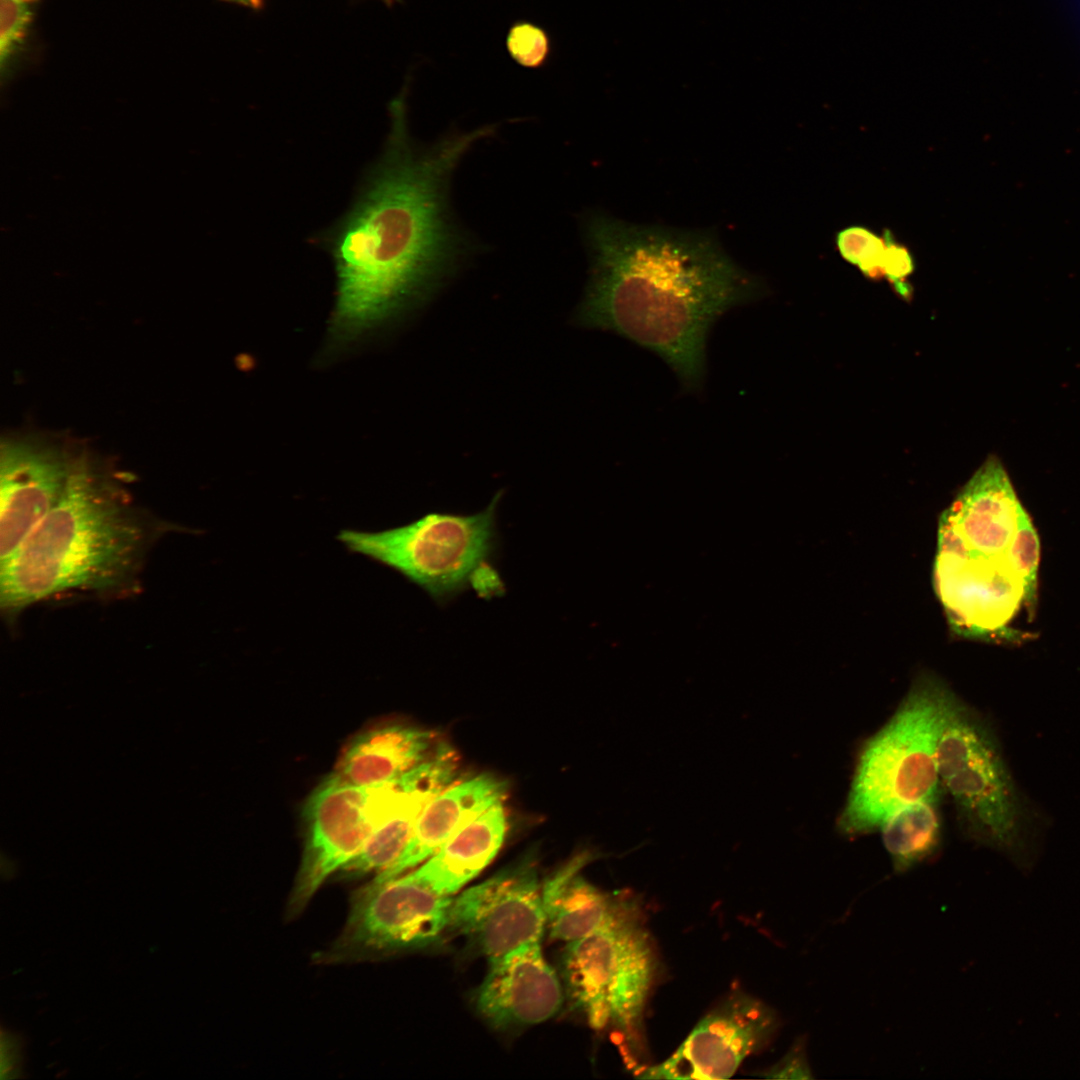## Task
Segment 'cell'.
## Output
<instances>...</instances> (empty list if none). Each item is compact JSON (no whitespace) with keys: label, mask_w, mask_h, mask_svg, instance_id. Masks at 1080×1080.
I'll return each mask as SVG.
<instances>
[{"label":"cell","mask_w":1080,"mask_h":1080,"mask_svg":"<svg viewBox=\"0 0 1080 1080\" xmlns=\"http://www.w3.org/2000/svg\"><path fill=\"white\" fill-rule=\"evenodd\" d=\"M404 92L390 104L384 153L352 208L324 239L337 279L330 322L335 346L354 342L425 296L466 252L449 211L450 179L493 127L454 131L417 145Z\"/></svg>","instance_id":"1"},{"label":"cell","mask_w":1080,"mask_h":1080,"mask_svg":"<svg viewBox=\"0 0 1080 1080\" xmlns=\"http://www.w3.org/2000/svg\"><path fill=\"white\" fill-rule=\"evenodd\" d=\"M584 234L591 269L578 323L652 351L686 391L699 390L711 329L732 308L765 295L764 281L738 265L712 230L593 213Z\"/></svg>","instance_id":"2"},{"label":"cell","mask_w":1080,"mask_h":1080,"mask_svg":"<svg viewBox=\"0 0 1080 1080\" xmlns=\"http://www.w3.org/2000/svg\"><path fill=\"white\" fill-rule=\"evenodd\" d=\"M154 537L143 512L77 461L58 503L0 565L1 610L12 617L60 592L119 590Z\"/></svg>","instance_id":"3"},{"label":"cell","mask_w":1080,"mask_h":1080,"mask_svg":"<svg viewBox=\"0 0 1080 1080\" xmlns=\"http://www.w3.org/2000/svg\"><path fill=\"white\" fill-rule=\"evenodd\" d=\"M937 766L966 837L1029 872L1044 815L1015 781L990 721L958 697L938 741Z\"/></svg>","instance_id":"4"},{"label":"cell","mask_w":1080,"mask_h":1080,"mask_svg":"<svg viewBox=\"0 0 1080 1080\" xmlns=\"http://www.w3.org/2000/svg\"><path fill=\"white\" fill-rule=\"evenodd\" d=\"M956 697L933 673L914 679L892 717L860 750L837 819L842 834L872 832L899 807L940 797L937 746Z\"/></svg>","instance_id":"5"},{"label":"cell","mask_w":1080,"mask_h":1080,"mask_svg":"<svg viewBox=\"0 0 1080 1080\" xmlns=\"http://www.w3.org/2000/svg\"><path fill=\"white\" fill-rule=\"evenodd\" d=\"M658 971L641 910L567 943L563 975L570 999L596 1030L613 1028L644 1049V1012Z\"/></svg>","instance_id":"6"},{"label":"cell","mask_w":1080,"mask_h":1080,"mask_svg":"<svg viewBox=\"0 0 1080 1080\" xmlns=\"http://www.w3.org/2000/svg\"><path fill=\"white\" fill-rule=\"evenodd\" d=\"M499 498L472 515L430 513L378 532L343 529L337 539L349 551L394 569L434 599L444 600L471 584L487 564L496 544Z\"/></svg>","instance_id":"7"},{"label":"cell","mask_w":1080,"mask_h":1080,"mask_svg":"<svg viewBox=\"0 0 1080 1080\" xmlns=\"http://www.w3.org/2000/svg\"><path fill=\"white\" fill-rule=\"evenodd\" d=\"M412 786L407 774L391 782L359 786L326 777L303 807L304 847L289 912H301L321 885L341 871L372 833L399 806Z\"/></svg>","instance_id":"8"},{"label":"cell","mask_w":1080,"mask_h":1080,"mask_svg":"<svg viewBox=\"0 0 1080 1080\" xmlns=\"http://www.w3.org/2000/svg\"><path fill=\"white\" fill-rule=\"evenodd\" d=\"M452 899L412 870L386 881L372 879L353 896L344 929L324 960L376 957L429 944L448 928Z\"/></svg>","instance_id":"9"},{"label":"cell","mask_w":1080,"mask_h":1080,"mask_svg":"<svg viewBox=\"0 0 1080 1080\" xmlns=\"http://www.w3.org/2000/svg\"><path fill=\"white\" fill-rule=\"evenodd\" d=\"M779 1026L775 1011L735 991L710 1010L661 1063L642 1070L645 1079H727L743 1060L763 1048Z\"/></svg>","instance_id":"10"},{"label":"cell","mask_w":1080,"mask_h":1080,"mask_svg":"<svg viewBox=\"0 0 1080 1080\" xmlns=\"http://www.w3.org/2000/svg\"><path fill=\"white\" fill-rule=\"evenodd\" d=\"M488 959L540 943L546 928L542 887L528 863L505 869L452 899L449 925Z\"/></svg>","instance_id":"11"},{"label":"cell","mask_w":1080,"mask_h":1080,"mask_svg":"<svg viewBox=\"0 0 1080 1080\" xmlns=\"http://www.w3.org/2000/svg\"><path fill=\"white\" fill-rule=\"evenodd\" d=\"M1022 507L1003 465L990 456L941 514L936 552L966 559L1002 558Z\"/></svg>","instance_id":"12"},{"label":"cell","mask_w":1080,"mask_h":1080,"mask_svg":"<svg viewBox=\"0 0 1080 1080\" xmlns=\"http://www.w3.org/2000/svg\"><path fill=\"white\" fill-rule=\"evenodd\" d=\"M75 462L49 448L9 441L0 457V565L58 503Z\"/></svg>","instance_id":"13"},{"label":"cell","mask_w":1080,"mask_h":1080,"mask_svg":"<svg viewBox=\"0 0 1080 1080\" xmlns=\"http://www.w3.org/2000/svg\"><path fill=\"white\" fill-rule=\"evenodd\" d=\"M563 994L540 943L519 947L489 959L477 1006L497 1027L534 1025L553 1017Z\"/></svg>","instance_id":"14"},{"label":"cell","mask_w":1080,"mask_h":1080,"mask_svg":"<svg viewBox=\"0 0 1080 1080\" xmlns=\"http://www.w3.org/2000/svg\"><path fill=\"white\" fill-rule=\"evenodd\" d=\"M506 794L507 784L493 775L455 781L426 804L402 854L373 880L386 881L413 870L470 821L503 803Z\"/></svg>","instance_id":"15"},{"label":"cell","mask_w":1080,"mask_h":1080,"mask_svg":"<svg viewBox=\"0 0 1080 1080\" xmlns=\"http://www.w3.org/2000/svg\"><path fill=\"white\" fill-rule=\"evenodd\" d=\"M434 732L403 724L362 731L346 745L332 773L341 781L372 786L399 779L441 745Z\"/></svg>","instance_id":"16"},{"label":"cell","mask_w":1080,"mask_h":1080,"mask_svg":"<svg viewBox=\"0 0 1080 1080\" xmlns=\"http://www.w3.org/2000/svg\"><path fill=\"white\" fill-rule=\"evenodd\" d=\"M585 858L573 859L542 886L546 928L551 938L566 943L640 911L633 898L610 895L587 881L580 873Z\"/></svg>","instance_id":"17"},{"label":"cell","mask_w":1080,"mask_h":1080,"mask_svg":"<svg viewBox=\"0 0 1080 1080\" xmlns=\"http://www.w3.org/2000/svg\"><path fill=\"white\" fill-rule=\"evenodd\" d=\"M458 761L454 750L444 748L423 762L410 792L341 871L359 877L390 867L408 844L426 804L456 781Z\"/></svg>","instance_id":"18"},{"label":"cell","mask_w":1080,"mask_h":1080,"mask_svg":"<svg viewBox=\"0 0 1080 1080\" xmlns=\"http://www.w3.org/2000/svg\"><path fill=\"white\" fill-rule=\"evenodd\" d=\"M506 831L507 816L500 803L462 827L412 871L435 891L452 896L495 858Z\"/></svg>","instance_id":"19"},{"label":"cell","mask_w":1080,"mask_h":1080,"mask_svg":"<svg viewBox=\"0 0 1080 1080\" xmlns=\"http://www.w3.org/2000/svg\"><path fill=\"white\" fill-rule=\"evenodd\" d=\"M938 800L911 802L881 822L878 829L895 872H906L938 852L942 840Z\"/></svg>","instance_id":"20"},{"label":"cell","mask_w":1080,"mask_h":1080,"mask_svg":"<svg viewBox=\"0 0 1080 1080\" xmlns=\"http://www.w3.org/2000/svg\"><path fill=\"white\" fill-rule=\"evenodd\" d=\"M1004 563L1023 590V602L1030 618L1037 607L1038 567L1040 541L1038 533L1026 510L1022 507L1015 533L1004 555Z\"/></svg>","instance_id":"21"},{"label":"cell","mask_w":1080,"mask_h":1080,"mask_svg":"<svg viewBox=\"0 0 1080 1080\" xmlns=\"http://www.w3.org/2000/svg\"><path fill=\"white\" fill-rule=\"evenodd\" d=\"M836 245L840 255L866 277L874 280L884 277V238L866 227L849 226L838 232Z\"/></svg>","instance_id":"22"},{"label":"cell","mask_w":1080,"mask_h":1080,"mask_svg":"<svg viewBox=\"0 0 1080 1080\" xmlns=\"http://www.w3.org/2000/svg\"><path fill=\"white\" fill-rule=\"evenodd\" d=\"M38 0H0V68L4 74L22 49Z\"/></svg>","instance_id":"23"},{"label":"cell","mask_w":1080,"mask_h":1080,"mask_svg":"<svg viewBox=\"0 0 1080 1080\" xmlns=\"http://www.w3.org/2000/svg\"><path fill=\"white\" fill-rule=\"evenodd\" d=\"M506 47L512 59L526 68H540L547 63L552 52L549 34L541 26L530 21L514 22L506 36Z\"/></svg>","instance_id":"24"},{"label":"cell","mask_w":1080,"mask_h":1080,"mask_svg":"<svg viewBox=\"0 0 1080 1080\" xmlns=\"http://www.w3.org/2000/svg\"><path fill=\"white\" fill-rule=\"evenodd\" d=\"M883 238L885 241L884 277L891 282L897 293L909 296L911 287L906 280L914 270L912 254L894 239L890 231H886Z\"/></svg>","instance_id":"25"},{"label":"cell","mask_w":1080,"mask_h":1080,"mask_svg":"<svg viewBox=\"0 0 1080 1080\" xmlns=\"http://www.w3.org/2000/svg\"><path fill=\"white\" fill-rule=\"evenodd\" d=\"M767 1077L812 1079V1071L806 1056L805 1040H798L781 1061L769 1070Z\"/></svg>","instance_id":"26"},{"label":"cell","mask_w":1080,"mask_h":1080,"mask_svg":"<svg viewBox=\"0 0 1080 1080\" xmlns=\"http://www.w3.org/2000/svg\"><path fill=\"white\" fill-rule=\"evenodd\" d=\"M21 1058L20 1046L17 1039L11 1035L2 1033L1 1037V1073L2 1078L14 1073Z\"/></svg>","instance_id":"27"},{"label":"cell","mask_w":1080,"mask_h":1080,"mask_svg":"<svg viewBox=\"0 0 1080 1080\" xmlns=\"http://www.w3.org/2000/svg\"><path fill=\"white\" fill-rule=\"evenodd\" d=\"M225 1H230V2H233V3H238V4H242V5H245V6H251V7L257 6L258 2H259V0H225Z\"/></svg>","instance_id":"28"}]
</instances>
